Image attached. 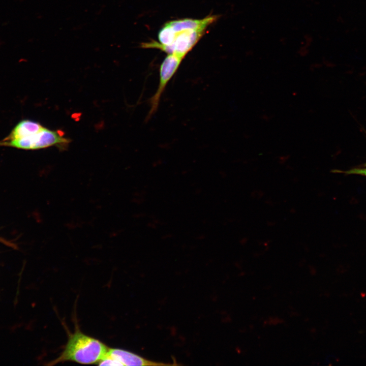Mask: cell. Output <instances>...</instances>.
Returning <instances> with one entry per match:
<instances>
[{"mask_svg": "<svg viewBox=\"0 0 366 366\" xmlns=\"http://www.w3.org/2000/svg\"><path fill=\"white\" fill-rule=\"evenodd\" d=\"M261 118L266 121H269L270 119L271 118V116L266 114H263L261 116Z\"/></svg>", "mask_w": 366, "mask_h": 366, "instance_id": "9c48e42d", "label": "cell"}, {"mask_svg": "<svg viewBox=\"0 0 366 366\" xmlns=\"http://www.w3.org/2000/svg\"><path fill=\"white\" fill-rule=\"evenodd\" d=\"M219 18V16L214 15L200 19L185 18L168 21L159 32V42L143 43L141 46L158 49L167 54H176L185 58L207 27Z\"/></svg>", "mask_w": 366, "mask_h": 366, "instance_id": "6da1fadb", "label": "cell"}, {"mask_svg": "<svg viewBox=\"0 0 366 366\" xmlns=\"http://www.w3.org/2000/svg\"><path fill=\"white\" fill-rule=\"evenodd\" d=\"M331 172L333 173H341L346 174H357L366 176V168H355L346 171L334 169L332 170Z\"/></svg>", "mask_w": 366, "mask_h": 366, "instance_id": "8992f818", "label": "cell"}, {"mask_svg": "<svg viewBox=\"0 0 366 366\" xmlns=\"http://www.w3.org/2000/svg\"><path fill=\"white\" fill-rule=\"evenodd\" d=\"M97 364L100 365H162L167 363L149 360L134 353L119 348H109Z\"/></svg>", "mask_w": 366, "mask_h": 366, "instance_id": "5b68a950", "label": "cell"}, {"mask_svg": "<svg viewBox=\"0 0 366 366\" xmlns=\"http://www.w3.org/2000/svg\"><path fill=\"white\" fill-rule=\"evenodd\" d=\"M184 57L176 54H167L160 67L159 83L156 92L149 100L150 108L148 118L157 110L161 97L171 79L175 75Z\"/></svg>", "mask_w": 366, "mask_h": 366, "instance_id": "277c9868", "label": "cell"}, {"mask_svg": "<svg viewBox=\"0 0 366 366\" xmlns=\"http://www.w3.org/2000/svg\"><path fill=\"white\" fill-rule=\"evenodd\" d=\"M64 135L62 131L50 130L38 121L22 119L16 124L8 135L0 140V146L26 150L55 146L63 150L71 142V140Z\"/></svg>", "mask_w": 366, "mask_h": 366, "instance_id": "7a4b0ae2", "label": "cell"}, {"mask_svg": "<svg viewBox=\"0 0 366 366\" xmlns=\"http://www.w3.org/2000/svg\"><path fill=\"white\" fill-rule=\"evenodd\" d=\"M290 158V156L288 155L280 156L278 158L279 162L280 164L285 163Z\"/></svg>", "mask_w": 366, "mask_h": 366, "instance_id": "52a82bcc", "label": "cell"}, {"mask_svg": "<svg viewBox=\"0 0 366 366\" xmlns=\"http://www.w3.org/2000/svg\"><path fill=\"white\" fill-rule=\"evenodd\" d=\"M109 347L100 340L89 336L77 327L69 334L60 355L49 365L72 361L80 364H98L106 355Z\"/></svg>", "mask_w": 366, "mask_h": 366, "instance_id": "3957f363", "label": "cell"}, {"mask_svg": "<svg viewBox=\"0 0 366 366\" xmlns=\"http://www.w3.org/2000/svg\"><path fill=\"white\" fill-rule=\"evenodd\" d=\"M263 195V193L262 191H255L252 192V196L256 198H261L262 196Z\"/></svg>", "mask_w": 366, "mask_h": 366, "instance_id": "ba28073f", "label": "cell"}, {"mask_svg": "<svg viewBox=\"0 0 366 366\" xmlns=\"http://www.w3.org/2000/svg\"><path fill=\"white\" fill-rule=\"evenodd\" d=\"M156 225L157 224H156L154 222H150L149 223V226H150V228H153V229H155L156 228V227H157Z\"/></svg>", "mask_w": 366, "mask_h": 366, "instance_id": "30bf717a", "label": "cell"}]
</instances>
